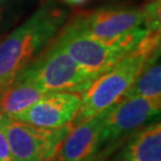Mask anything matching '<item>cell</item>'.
Listing matches in <instances>:
<instances>
[{
  "mask_svg": "<svg viewBox=\"0 0 161 161\" xmlns=\"http://www.w3.org/2000/svg\"><path fill=\"white\" fill-rule=\"evenodd\" d=\"M157 53H160V31H147L133 49L99 75L82 93L78 114L71 127L87 121L124 98L146 62Z\"/></svg>",
  "mask_w": 161,
  "mask_h": 161,
  "instance_id": "6da1fadb",
  "label": "cell"
},
{
  "mask_svg": "<svg viewBox=\"0 0 161 161\" xmlns=\"http://www.w3.org/2000/svg\"><path fill=\"white\" fill-rule=\"evenodd\" d=\"M65 20L66 12L47 1L0 41V93L57 36Z\"/></svg>",
  "mask_w": 161,
  "mask_h": 161,
  "instance_id": "7a4b0ae2",
  "label": "cell"
},
{
  "mask_svg": "<svg viewBox=\"0 0 161 161\" xmlns=\"http://www.w3.org/2000/svg\"><path fill=\"white\" fill-rule=\"evenodd\" d=\"M54 38L16 79L31 83L44 93H83L97 76L79 65Z\"/></svg>",
  "mask_w": 161,
  "mask_h": 161,
  "instance_id": "3957f363",
  "label": "cell"
},
{
  "mask_svg": "<svg viewBox=\"0 0 161 161\" xmlns=\"http://www.w3.org/2000/svg\"><path fill=\"white\" fill-rule=\"evenodd\" d=\"M160 108L161 99L141 96L125 97L109 107L99 136L96 161H104L129 137L153 122L159 116Z\"/></svg>",
  "mask_w": 161,
  "mask_h": 161,
  "instance_id": "277c9868",
  "label": "cell"
},
{
  "mask_svg": "<svg viewBox=\"0 0 161 161\" xmlns=\"http://www.w3.org/2000/svg\"><path fill=\"white\" fill-rule=\"evenodd\" d=\"M143 11L137 8H101L80 13L75 20L87 34L106 44L132 50L146 36Z\"/></svg>",
  "mask_w": 161,
  "mask_h": 161,
  "instance_id": "5b68a950",
  "label": "cell"
},
{
  "mask_svg": "<svg viewBox=\"0 0 161 161\" xmlns=\"http://www.w3.org/2000/svg\"><path fill=\"white\" fill-rule=\"evenodd\" d=\"M14 161H48L59 150L71 125L58 129L35 127L8 116H0Z\"/></svg>",
  "mask_w": 161,
  "mask_h": 161,
  "instance_id": "8992f818",
  "label": "cell"
},
{
  "mask_svg": "<svg viewBox=\"0 0 161 161\" xmlns=\"http://www.w3.org/2000/svg\"><path fill=\"white\" fill-rule=\"evenodd\" d=\"M76 63L96 76L115 65L129 51L91 37L72 19L54 38Z\"/></svg>",
  "mask_w": 161,
  "mask_h": 161,
  "instance_id": "52a82bcc",
  "label": "cell"
},
{
  "mask_svg": "<svg viewBox=\"0 0 161 161\" xmlns=\"http://www.w3.org/2000/svg\"><path fill=\"white\" fill-rule=\"evenodd\" d=\"M80 99L82 93L79 92L46 93L26 110L8 117L44 129L71 125L78 114Z\"/></svg>",
  "mask_w": 161,
  "mask_h": 161,
  "instance_id": "ba28073f",
  "label": "cell"
},
{
  "mask_svg": "<svg viewBox=\"0 0 161 161\" xmlns=\"http://www.w3.org/2000/svg\"><path fill=\"white\" fill-rule=\"evenodd\" d=\"M107 109L71 128L53 158L62 161H96L99 136L107 116Z\"/></svg>",
  "mask_w": 161,
  "mask_h": 161,
  "instance_id": "9c48e42d",
  "label": "cell"
},
{
  "mask_svg": "<svg viewBox=\"0 0 161 161\" xmlns=\"http://www.w3.org/2000/svg\"><path fill=\"white\" fill-rule=\"evenodd\" d=\"M119 147L111 161H161L160 121L140 129Z\"/></svg>",
  "mask_w": 161,
  "mask_h": 161,
  "instance_id": "30bf717a",
  "label": "cell"
},
{
  "mask_svg": "<svg viewBox=\"0 0 161 161\" xmlns=\"http://www.w3.org/2000/svg\"><path fill=\"white\" fill-rule=\"evenodd\" d=\"M44 93L31 83L16 79L0 93V116L17 114L37 103Z\"/></svg>",
  "mask_w": 161,
  "mask_h": 161,
  "instance_id": "8fae6325",
  "label": "cell"
},
{
  "mask_svg": "<svg viewBox=\"0 0 161 161\" xmlns=\"http://www.w3.org/2000/svg\"><path fill=\"white\" fill-rule=\"evenodd\" d=\"M159 56L160 53H157L147 61L139 75L125 93V97L141 96L161 99V66Z\"/></svg>",
  "mask_w": 161,
  "mask_h": 161,
  "instance_id": "7c38bea8",
  "label": "cell"
},
{
  "mask_svg": "<svg viewBox=\"0 0 161 161\" xmlns=\"http://www.w3.org/2000/svg\"><path fill=\"white\" fill-rule=\"evenodd\" d=\"M0 161H14L5 133L0 125Z\"/></svg>",
  "mask_w": 161,
  "mask_h": 161,
  "instance_id": "4fadbf2b",
  "label": "cell"
},
{
  "mask_svg": "<svg viewBox=\"0 0 161 161\" xmlns=\"http://www.w3.org/2000/svg\"><path fill=\"white\" fill-rule=\"evenodd\" d=\"M65 1L70 3V4H82V3L88 1V0H65Z\"/></svg>",
  "mask_w": 161,
  "mask_h": 161,
  "instance_id": "5bb4252c",
  "label": "cell"
},
{
  "mask_svg": "<svg viewBox=\"0 0 161 161\" xmlns=\"http://www.w3.org/2000/svg\"><path fill=\"white\" fill-rule=\"evenodd\" d=\"M6 2H8V0H0V17H1L2 13H3V11H4V8H5Z\"/></svg>",
  "mask_w": 161,
  "mask_h": 161,
  "instance_id": "9a60e30c",
  "label": "cell"
},
{
  "mask_svg": "<svg viewBox=\"0 0 161 161\" xmlns=\"http://www.w3.org/2000/svg\"><path fill=\"white\" fill-rule=\"evenodd\" d=\"M48 161H62V160H59V159H56V158H51L50 160H48Z\"/></svg>",
  "mask_w": 161,
  "mask_h": 161,
  "instance_id": "2e32d148",
  "label": "cell"
}]
</instances>
